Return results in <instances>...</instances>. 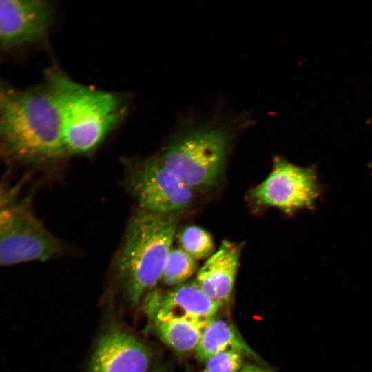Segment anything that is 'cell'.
Here are the masks:
<instances>
[{
  "label": "cell",
  "mask_w": 372,
  "mask_h": 372,
  "mask_svg": "<svg viewBox=\"0 0 372 372\" xmlns=\"http://www.w3.org/2000/svg\"><path fill=\"white\" fill-rule=\"evenodd\" d=\"M0 149L23 165L49 163L66 155L59 113L47 84L23 90L0 83Z\"/></svg>",
  "instance_id": "cell-1"
},
{
  "label": "cell",
  "mask_w": 372,
  "mask_h": 372,
  "mask_svg": "<svg viewBox=\"0 0 372 372\" xmlns=\"http://www.w3.org/2000/svg\"><path fill=\"white\" fill-rule=\"evenodd\" d=\"M251 123L246 114L189 118L156 156L192 190L211 188L220 180L236 137Z\"/></svg>",
  "instance_id": "cell-2"
},
{
  "label": "cell",
  "mask_w": 372,
  "mask_h": 372,
  "mask_svg": "<svg viewBox=\"0 0 372 372\" xmlns=\"http://www.w3.org/2000/svg\"><path fill=\"white\" fill-rule=\"evenodd\" d=\"M45 79L59 113L66 155L91 154L122 121L123 96L77 83L57 68L48 69Z\"/></svg>",
  "instance_id": "cell-3"
},
{
  "label": "cell",
  "mask_w": 372,
  "mask_h": 372,
  "mask_svg": "<svg viewBox=\"0 0 372 372\" xmlns=\"http://www.w3.org/2000/svg\"><path fill=\"white\" fill-rule=\"evenodd\" d=\"M176 221L174 215H160L140 208L131 217L116 271L132 303H138L161 280Z\"/></svg>",
  "instance_id": "cell-4"
},
{
  "label": "cell",
  "mask_w": 372,
  "mask_h": 372,
  "mask_svg": "<svg viewBox=\"0 0 372 372\" xmlns=\"http://www.w3.org/2000/svg\"><path fill=\"white\" fill-rule=\"evenodd\" d=\"M61 249L35 215L30 198H19L0 184V267L45 261Z\"/></svg>",
  "instance_id": "cell-5"
},
{
  "label": "cell",
  "mask_w": 372,
  "mask_h": 372,
  "mask_svg": "<svg viewBox=\"0 0 372 372\" xmlns=\"http://www.w3.org/2000/svg\"><path fill=\"white\" fill-rule=\"evenodd\" d=\"M127 185L139 208L160 215H175L194 200L192 189L182 183L154 156L129 166Z\"/></svg>",
  "instance_id": "cell-6"
},
{
  "label": "cell",
  "mask_w": 372,
  "mask_h": 372,
  "mask_svg": "<svg viewBox=\"0 0 372 372\" xmlns=\"http://www.w3.org/2000/svg\"><path fill=\"white\" fill-rule=\"evenodd\" d=\"M320 187L316 171L276 157L267 177L252 194L262 205L286 213L311 208L319 196Z\"/></svg>",
  "instance_id": "cell-7"
},
{
  "label": "cell",
  "mask_w": 372,
  "mask_h": 372,
  "mask_svg": "<svg viewBox=\"0 0 372 372\" xmlns=\"http://www.w3.org/2000/svg\"><path fill=\"white\" fill-rule=\"evenodd\" d=\"M52 6L41 0H0V46L11 49L42 40L53 19Z\"/></svg>",
  "instance_id": "cell-8"
},
{
  "label": "cell",
  "mask_w": 372,
  "mask_h": 372,
  "mask_svg": "<svg viewBox=\"0 0 372 372\" xmlns=\"http://www.w3.org/2000/svg\"><path fill=\"white\" fill-rule=\"evenodd\" d=\"M223 304L209 298L195 282H185L166 291H152L145 300L153 323L187 320L209 322Z\"/></svg>",
  "instance_id": "cell-9"
},
{
  "label": "cell",
  "mask_w": 372,
  "mask_h": 372,
  "mask_svg": "<svg viewBox=\"0 0 372 372\" xmlns=\"http://www.w3.org/2000/svg\"><path fill=\"white\" fill-rule=\"evenodd\" d=\"M151 353L136 338L118 329L99 340L92 355L90 372H149Z\"/></svg>",
  "instance_id": "cell-10"
},
{
  "label": "cell",
  "mask_w": 372,
  "mask_h": 372,
  "mask_svg": "<svg viewBox=\"0 0 372 372\" xmlns=\"http://www.w3.org/2000/svg\"><path fill=\"white\" fill-rule=\"evenodd\" d=\"M240 255V247L238 245L224 241L198 271L195 282L211 300L222 304L229 302Z\"/></svg>",
  "instance_id": "cell-11"
},
{
  "label": "cell",
  "mask_w": 372,
  "mask_h": 372,
  "mask_svg": "<svg viewBox=\"0 0 372 372\" xmlns=\"http://www.w3.org/2000/svg\"><path fill=\"white\" fill-rule=\"evenodd\" d=\"M227 351H236L244 356L260 360L256 353L232 325L214 318L203 330L195 350L196 355L201 361L205 362L213 355Z\"/></svg>",
  "instance_id": "cell-12"
},
{
  "label": "cell",
  "mask_w": 372,
  "mask_h": 372,
  "mask_svg": "<svg viewBox=\"0 0 372 372\" xmlns=\"http://www.w3.org/2000/svg\"><path fill=\"white\" fill-rule=\"evenodd\" d=\"M209 322L172 320L155 322L153 325L157 335L165 344L177 353H185L196 350Z\"/></svg>",
  "instance_id": "cell-13"
},
{
  "label": "cell",
  "mask_w": 372,
  "mask_h": 372,
  "mask_svg": "<svg viewBox=\"0 0 372 372\" xmlns=\"http://www.w3.org/2000/svg\"><path fill=\"white\" fill-rule=\"evenodd\" d=\"M196 260L182 249H171L166 259L161 280L168 286L185 283L196 271Z\"/></svg>",
  "instance_id": "cell-14"
},
{
  "label": "cell",
  "mask_w": 372,
  "mask_h": 372,
  "mask_svg": "<svg viewBox=\"0 0 372 372\" xmlns=\"http://www.w3.org/2000/svg\"><path fill=\"white\" fill-rule=\"evenodd\" d=\"M179 242L182 249L196 260L207 258L214 253L211 236L198 226L185 227L179 235Z\"/></svg>",
  "instance_id": "cell-15"
},
{
  "label": "cell",
  "mask_w": 372,
  "mask_h": 372,
  "mask_svg": "<svg viewBox=\"0 0 372 372\" xmlns=\"http://www.w3.org/2000/svg\"><path fill=\"white\" fill-rule=\"evenodd\" d=\"M244 355L236 351H227L205 361L201 372H238L242 369Z\"/></svg>",
  "instance_id": "cell-16"
},
{
  "label": "cell",
  "mask_w": 372,
  "mask_h": 372,
  "mask_svg": "<svg viewBox=\"0 0 372 372\" xmlns=\"http://www.w3.org/2000/svg\"><path fill=\"white\" fill-rule=\"evenodd\" d=\"M240 372H272V371L258 365L251 364L243 367Z\"/></svg>",
  "instance_id": "cell-17"
},
{
  "label": "cell",
  "mask_w": 372,
  "mask_h": 372,
  "mask_svg": "<svg viewBox=\"0 0 372 372\" xmlns=\"http://www.w3.org/2000/svg\"><path fill=\"white\" fill-rule=\"evenodd\" d=\"M149 372H163L161 370H155V371H150Z\"/></svg>",
  "instance_id": "cell-18"
},
{
  "label": "cell",
  "mask_w": 372,
  "mask_h": 372,
  "mask_svg": "<svg viewBox=\"0 0 372 372\" xmlns=\"http://www.w3.org/2000/svg\"><path fill=\"white\" fill-rule=\"evenodd\" d=\"M186 372H191V371H190L189 369H187V370L186 371Z\"/></svg>",
  "instance_id": "cell-19"
}]
</instances>
